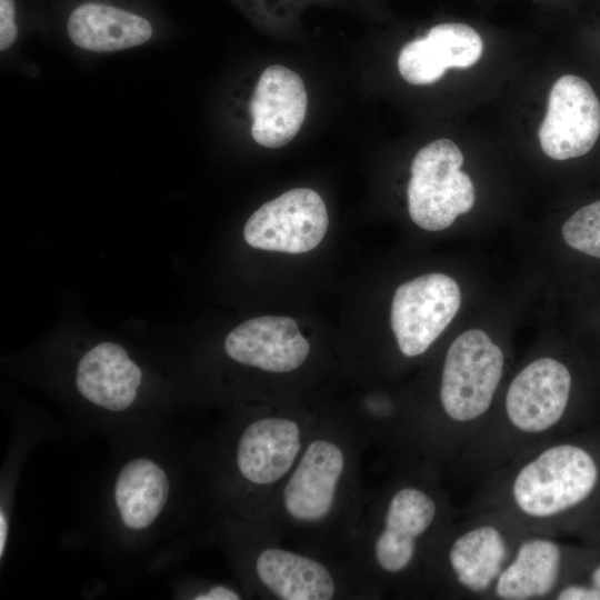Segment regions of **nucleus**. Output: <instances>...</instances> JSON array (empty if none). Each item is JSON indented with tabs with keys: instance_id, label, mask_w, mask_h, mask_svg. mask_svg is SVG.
<instances>
[{
	"instance_id": "obj_1",
	"label": "nucleus",
	"mask_w": 600,
	"mask_h": 600,
	"mask_svg": "<svg viewBox=\"0 0 600 600\" xmlns=\"http://www.w3.org/2000/svg\"><path fill=\"white\" fill-rule=\"evenodd\" d=\"M462 163L461 150L449 139L434 140L417 152L407 197L410 218L418 227L443 230L472 209L476 190L470 177L460 170Z\"/></svg>"
},
{
	"instance_id": "obj_2",
	"label": "nucleus",
	"mask_w": 600,
	"mask_h": 600,
	"mask_svg": "<svg viewBox=\"0 0 600 600\" xmlns=\"http://www.w3.org/2000/svg\"><path fill=\"white\" fill-rule=\"evenodd\" d=\"M598 479L591 456L579 447L560 444L543 451L518 473L513 497L533 517H549L584 500Z\"/></svg>"
},
{
	"instance_id": "obj_3",
	"label": "nucleus",
	"mask_w": 600,
	"mask_h": 600,
	"mask_svg": "<svg viewBox=\"0 0 600 600\" xmlns=\"http://www.w3.org/2000/svg\"><path fill=\"white\" fill-rule=\"evenodd\" d=\"M503 370V353L482 330L471 329L450 344L442 371L440 399L446 413L469 421L491 404Z\"/></svg>"
},
{
	"instance_id": "obj_4",
	"label": "nucleus",
	"mask_w": 600,
	"mask_h": 600,
	"mask_svg": "<svg viewBox=\"0 0 600 600\" xmlns=\"http://www.w3.org/2000/svg\"><path fill=\"white\" fill-rule=\"evenodd\" d=\"M461 304L458 283L444 273H428L400 284L391 303V327L406 357L423 353L443 332Z\"/></svg>"
},
{
	"instance_id": "obj_5",
	"label": "nucleus",
	"mask_w": 600,
	"mask_h": 600,
	"mask_svg": "<svg viewBox=\"0 0 600 600\" xmlns=\"http://www.w3.org/2000/svg\"><path fill=\"white\" fill-rule=\"evenodd\" d=\"M328 222L320 194L297 188L256 210L246 222L243 234L247 243L257 249L303 253L322 241Z\"/></svg>"
},
{
	"instance_id": "obj_6",
	"label": "nucleus",
	"mask_w": 600,
	"mask_h": 600,
	"mask_svg": "<svg viewBox=\"0 0 600 600\" xmlns=\"http://www.w3.org/2000/svg\"><path fill=\"white\" fill-rule=\"evenodd\" d=\"M600 136V101L583 78L564 74L549 96L547 113L539 129L542 151L554 160L588 153Z\"/></svg>"
},
{
	"instance_id": "obj_7",
	"label": "nucleus",
	"mask_w": 600,
	"mask_h": 600,
	"mask_svg": "<svg viewBox=\"0 0 600 600\" xmlns=\"http://www.w3.org/2000/svg\"><path fill=\"white\" fill-rule=\"evenodd\" d=\"M308 97L301 77L284 66H270L260 76L250 101L253 140L266 148H279L299 132Z\"/></svg>"
},
{
	"instance_id": "obj_8",
	"label": "nucleus",
	"mask_w": 600,
	"mask_h": 600,
	"mask_svg": "<svg viewBox=\"0 0 600 600\" xmlns=\"http://www.w3.org/2000/svg\"><path fill=\"white\" fill-rule=\"evenodd\" d=\"M571 377L566 366L551 358L529 363L512 380L506 397L507 414L514 427L541 432L562 417Z\"/></svg>"
},
{
	"instance_id": "obj_9",
	"label": "nucleus",
	"mask_w": 600,
	"mask_h": 600,
	"mask_svg": "<svg viewBox=\"0 0 600 600\" xmlns=\"http://www.w3.org/2000/svg\"><path fill=\"white\" fill-rule=\"evenodd\" d=\"M224 349L240 363L270 372H289L306 360L309 343L293 319L263 316L249 319L230 331Z\"/></svg>"
},
{
	"instance_id": "obj_10",
	"label": "nucleus",
	"mask_w": 600,
	"mask_h": 600,
	"mask_svg": "<svg viewBox=\"0 0 600 600\" xmlns=\"http://www.w3.org/2000/svg\"><path fill=\"white\" fill-rule=\"evenodd\" d=\"M482 50V39L473 28L457 22L440 23L401 49L398 69L409 83L428 84L440 79L448 68L471 67Z\"/></svg>"
},
{
	"instance_id": "obj_11",
	"label": "nucleus",
	"mask_w": 600,
	"mask_h": 600,
	"mask_svg": "<svg viewBox=\"0 0 600 600\" xmlns=\"http://www.w3.org/2000/svg\"><path fill=\"white\" fill-rule=\"evenodd\" d=\"M141 379L140 368L121 346L103 342L79 361L76 384L91 403L122 411L133 403Z\"/></svg>"
},
{
	"instance_id": "obj_12",
	"label": "nucleus",
	"mask_w": 600,
	"mask_h": 600,
	"mask_svg": "<svg viewBox=\"0 0 600 600\" xmlns=\"http://www.w3.org/2000/svg\"><path fill=\"white\" fill-rule=\"evenodd\" d=\"M343 469L340 449L328 441H313L284 488V506L296 519L320 520L331 509Z\"/></svg>"
},
{
	"instance_id": "obj_13",
	"label": "nucleus",
	"mask_w": 600,
	"mask_h": 600,
	"mask_svg": "<svg viewBox=\"0 0 600 600\" xmlns=\"http://www.w3.org/2000/svg\"><path fill=\"white\" fill-rule=\"evenodd\" d=\"M299 449L300 431L296 422L266 418L251 423L242 432L237 464L247 480L269 484L287 473Z\"/></svg>"
},
{
	"instance_id": "obj_14",
	"label": "nucleus",
	"mask_w": 600,
	"mask_h": 600,
	"mask_svg": "<svg viewBox=\"0 0 600 600\" xmlns=\"http://www.w3.org/2000/svg\"><path fill=\"white\" fill-rule=\"evenodd\" d=\"M67 32L81 49L113 52L146 43L152 37L153 28L146 18L131 11L88 2L71 12Z\"/></svg>"
},
{
	"instance_id": "obj_15",
	"label": "nucleus",
	"mask_w": 600,
	"mask_h": 600,
	"mask_svg": "<svg viewBox=\"0 0 600 600\" xmlns=\"http://www.w3.org/2000/svg\"><path fill=\"white\" fill-rule=\"evenodd\" d=\"M169 488L164 470L154 461H128L114 484V501L123 524L133 530L150 527L164 508Z\"/></svg>"
},
{
	"instance_id": "obj_16",
	"label": "nucleus",
	"mask_w": 600,
	"mask_h": 600,
	"mask_svg": "<svg viewBox=\"0 0 600 600\" xmlns=\"http://www.w3.org/2000/svg\"><path fill=\"white\" fill-rule=\"evenodd\" d=\"M260 580L284 600H329L334 583L319 562L282 549H267L256 562Z\"/></svg>"
},
{
	"instance_id": "obj_17",
	"label": "nucleus",
	"mask_w": 600,
	"mask_h": 600,
	"mask_svg": "<svg viewBox=\"0 0 600 600\" xmlns=\"http://www.w3.org/2000/svg\"><path fill=\"white\" fill-rule=\"evenodd\" d=\"M560 567V551L549 540L524 542L514 561L499 576L496 591L507 600L546 596L553 588Z\"/></svg>"
},
{
	"instance_id": "obj_18",
	"label": "nucleus",
	"mask_w": 600,
	"mask_h": 600,
	"mask_svg": "<svg viewBox=\"0 0 600 600\" xmlns=\"http://www.w3.org/2000/svg\"><path fill=\"white\" fill-rule=\"evenodd\" d=\"M504 556L503 538L497 529L488 526L458 538L449 553L459 582L474 592L486 590L500 574Z\"/></svg>"
},
{
	"instance_id": "obj_19",
	"label": "nucleus",
	"mask_w": 600,
	"mask_h": 600,
	"mask_svg": "<svg viewBox=\"0 0 600 600\" xmlns=\"http://www.w3.org/2000/svg\"><path fill=\"white\" fill-rule=\"evenodd\" d=\"M434 513L436 506L430 497L417 489H402L389 504L382 534L396 542L414 547V539L428 529Z\"/></svg>"
},
{
	"instance_id": "obj_20",
	"label": "nucleus",
	"mask_w": 600,
	"mask_h": 600,
	"mask_svg": "<svg viewBox=\"0 0 600 600\" xmlns=\"http://www.w3.org/2000/svg\"><path fill=\"white\" fill-rule=\"evenodd\" d=\"M561 232L571 248L600 259V200L577 210Z\"/></svg>"
},
{
	"instance_id": "obj_21",
	"label": "nucleus",
	"mask_w": 600,
	"mask_h": 600,
	"mask_svg": "<svg viewBox=\"0 0 600 600\" xmlns=\"http://www.w3.org/2000/svg\"><path fill=\"white\" fill-rule=\"evenodd\" d=\"M18 36V28L14 21V1L0 0V49L10 48Z\"/></svg>"
},
{
	"instance_id": "obj_22",
	"label": "nucleus",
	"mask_w": 600,
	"mask_h": 600,
	"mask_svg": "<svg viewBox=\"0 0 600 600\" xmlns=\"http://www.w3.org/2000/svg\"><path fill=\"white\" fill-rule=\"evenodd\" d=\"M560 600H600V590L571 586L564 588L558 596Z\"/></svg>"
},
{
	"instance_id": "obj_23",
	"label": "nucleus",
	"mask_w": 600,
	"mask_h": 600,
	"mask_svg": "<svg viewBox=\"0 0 600 600\" xmlns=\"http://www.w3.org/2000/svg\"><path fill=\"white\" fill-rule=\"evenodd\" d=\"M194 600H238L240 597L232 590L223 587L216 586L207 592L197 594Z\"/></svg>"
},
{
	"instance_id": "obj_24",
	"label": "nucleus",
	"mask_w": 600,
	"mask_h": 600,
	"mask_svg": "<svg viewBox=\"0 0 600 600\" xmlns=\"http://www.w3.org/2000/svg\"><path fill=\"white\" fill-rule=\"evenodd\" d=\"M8 534V522L3 510L0 512V557L3 556Z\"/></svg>"
},
{
	"instance_id": "obj_25",
	"label": "nucleus",
	"mask_w": 600,
	"mask_h": 600,
	"mask_svg": "<svg viewBox=\"0 0 600 600\" xmlns=\"http://www.w3.org/2000/svg\"><path fill=\"white\" fill-rule=\"evenodd\" d=\"M591 578L593 587L600 590V566L594 569Z\"/></svg>"
}]
</instances>
